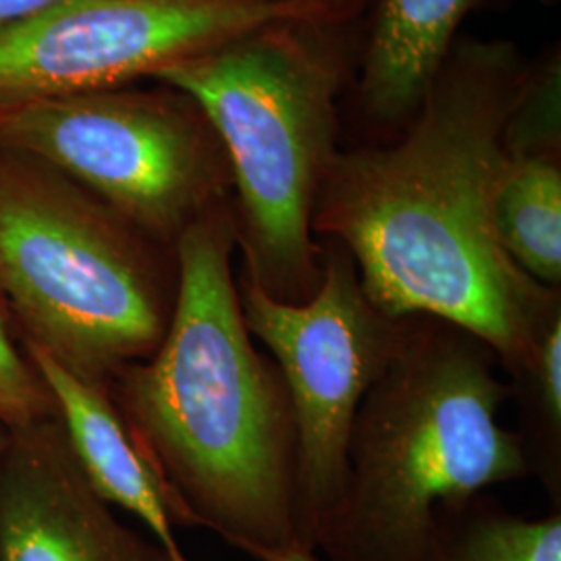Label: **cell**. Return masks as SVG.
Instances as JSON below:
<instances>
[{
	"mask_svg": "<svg viewBox=\"0 0 561 561\" xmlns=\"http://www.w3.org/2000/svg\"><path fill=\"white\" fill-rule=\"evenodd\" d=\"M530 69L514 42L460 36L421 106L385 144L337 150L312 213L393 319L431 317L484 341L510 375L561 319L495 227L505 125Z\"/></svg>",
	"mask_w": 561,
	"mask_h": 561,
	"instance_id": "6da1fadb",
	"label": "cell"
},
{
	"mask_svg": "<svg viewBox=\"0 0 561 561\" xmlns=\"http://www.w3.org/2000/svg\"><path fill=\"white\" fill-rule=\"evenodd\" d=\"M175 250L180 289L167 335L108 396L201 528L241 553L300 547L296 416L279 366L243 322L231 202L194 222Z\"/></svg>",
	"mask_w": 561,
	"mask_h": 561,
	"instance_id": "7a4b0ae2",
	"label": "cell"
},
{
	"mask_svg": "<svg viewBox=\"0 0 561 561\" xmlns=\"http://www.w3.org/2000/svg\"><path fill=\"white\" fill-rule=\"evenodd\" d=\"M484 341L408 317L400 347L366 391L347 442L340 502L322 522V561H428L437 512L530 474L500 422L510 385Z\"/></svg>",
	"mask_w": 561,
	"mask_h": 561,
	"instance_id": "3957f363",
	"label": "cell"
},
{
	"mask_svg": "<svg viewBox=\"0 0 561 561\" xmlns=\"http://www.w3.org/2000/svg\"><path fill=\"white\" fill-rule=\"evenodd\" d=\"M356 27L271 25L152 78L196 102L217 131L233 180L241 273L283 304H306L321 287L312 213L340 150L337 104L360 60Z\"/></svg>",
	"mask_w": 561,
	"mask_h": 561,
	"instance_id": "277c9868",
	"label": "cell"
},
{
	"mask_svg": "<svg viewBox=\"0 0 561 561\" xmlns=\"http://www.w3.org/2000/svg\"><path fill=\"white\" fill-rule=\"evenodd\" d=\"M178 250L80 183L0 146V296L18 337L108 389L167 335Z\"/></svg>",
	"mask_w": 561,
	"mask_h": 561,
	"instance_id": "5b68a950",
	"label": "cell"
},
{
	"mask_svg": "<svg viewBox=\"0 0 561 561\" xmlns=\"http://www.w3.org/2000/svg\"><path fill=\"white\" fill-rule=\"evenodd\" d=\"M0 146L50 164L171 248L233 192L210 121L167 85L0 106Z\"/></svg>",
	"mask_w": 561,
	"mask_h": 561,
	"instance_id": "8992f818",
	"label": "cell"
},
{
	"mask_svg": "<svg viewBox=\"0 0 561 561\" xmlns=\"http://www.w3.org/2000/svg\"><path fill=\"white\" fill-rule=\"evenodd\" d=\"M375 0H57L0 27V106L123 88L271 25L360 21Z\"/></svg>",
	"mask_w": 561,
	"mask_h": 561,
	"instance_id": "52a82bcc",
	"label": "cell"
},
{
	"mask_svg": "<svg viewBox=\"0 0 561 561\" xmlns=\"http://www.w3.org/2000/svg\"><path fill=\"white\" fill-rule=\"evenodd\" d=\"M319 243L321 287L306 304L273 300L243 273L238 277L243 322L279 366L294 408L298 533L308 551L340 502L356 412L405 331V319L385 314L366 298L356 264L340 243Z\"/></svg>",
	"mask_w": 561,
	"mask_h": 561,
	"instance_id": "ba28073f",
	"label": "cell"
},
{
	"mask_svg": "<svg viewBox=\"0 0 561 561\" xmlns=\"http://www.w3.org/2000/svg\"><path fill=\"white\" fill-rule=\"evenodd\" d=\"M0 561H173L113 514L88 481L59 414L7 431Z\"/></svg>",
	"mask_w": 561,
	"mask_h": 561,
	"instance_id": "9c48e42d",
	"label": "cell"
},
{
	"mask_svg": "<svg viewBox=\"0 0 561 561\" xmlns=\"http://www.w3.org/2000/svg\"><path fill=\"white\" fill-rule=\"evenodd\" d=\"M20 343L48 385L67 437L94 491L108 505H119L144 522L173 561H187L173 528H201L198 520L141 454L108 389L80 381L34 343Z\"/></svg>",
	"mask_w": 561,
	"mask_h": 561,
	"instance_id": "30bf717a",
	"label": "cell"
},
{
	"mask_svg": "<svg viewBox=\"0 0 561 561\" xmlns=\"http://www.w3.org/2000/svg\"><path fill=\"white\" fill-rule=\"evenodd\" d=\"M495 2L502 0H375L356 78L364 121L396 136L421 106L461 25Z\"/></svg>",
	"mask_w": 561,
	"mask_h": 561,
	"instance_id": "8fae6325",
	"label": "cell"
},
{
	"mask_svg": "<svg viewBox=\"0 0 561 561\" xmlns=\"http://www.w3.org/2000/svg\"><path fill=\"white\" fill-rule=\"evenodd\" d=\"M507 256L541 285L561 289V157H510L495 196Z\"/></svg>",
	"mask_w": 561,
	"mask_h": 561,
	"instance_id": "7c38bea8",
	"label": "cell"
},
{
	"mask_svg": "<svg viewBox=\"0 0 561 561\" xmlns=\"http://www.w3.org/2000/svg\"><path fill=\"white\" fill-rule=\"evenodd\" d=\"M428 561H561V507L524 518L484 493L447 503Z\"/></svg>",
	"mask_w": 561,
	"mask_h": 561,
	"instance_id": "4fadbf2b",
	"label": "cell"
},
{
	"mask_svg": "<svg viewBox=\"0 0 561 561\" xmlns=\"http://www.w3.org/2000/svg\"><path fill=\"white\" fill-rule=\"evenodd\" d=\"M510 381L528 470L539 477L553 505L561 507V319L510 373Z\"/></svg>",
	"mask_w": 561,
	"mask_h": 561,
	"instance_id": "5bb4252c",
	"label": "cell"
},
{
	"mask_svg": "<svg viewBox=\"0 0 561 561\" xmlns=\"http://www.w3.org/2000/svg\"><path fill=\"white\" fill-rule=\"evenodd\" d=\"M503 144L510 157H561L560 50L530 62L520 96L505 125Z\"/></svg>",
	"mask_w": 561,
	"mask_h": 561,
	"instance_id": "9a60e30c",
	"label": "cell"
},
{
	"mask_svg": "<svg viewBox=\"0 0 561 561\" xmlns=\"http://www.w3.org/2000/svg\"><path fill=\"white\" fill-rule=\"evenodd\" d=\"M18 341L15 327L0 296V424L7 431L59 414L48 385Z\"/></svg>",
	"mask_w": 561,
	"mask_h": 561,
	"instance_id": "2e32d148",
	"label": "cell"
},
{
	"mask_svg": "<svg viewBox=\"0 0 561 561\" xmlns=\"http://www.w3.org/2000/svg\"><path fill=\"white\" fill-rule=\"evenodd\" d=\"M57 0H0V27L25 20Z\"/></svg>",
	"mask_w": 561,
	"mask_h": 561,
	"instance_id": "e0dca14e",
	"label": "cell"
},
{
	"mask_svg": "<svg viewBox=\"0 0 561 561\" xmlns=\"http://www.w3.org/2000/svg\"><path fill=\"white\" fill-rule=\"evenodd\" d=\"M245 556L256 561H322L321 556L301 547H285V549H252Z\"/></svg>",
	"mask_w": 561,
	"mask_h": 561,
	"instance_id": "ac0fdd59",
	"label": "cell"
},
{
	"mask_svg": "<svg viewBox=\"0 0 561 561\" xmlns=\"http://www.w3.org/2000/svg\"><path fill=\"white\" fill-rule=\"evenodd\" d=\"M4 442H7V428L0 424V451H2V447H4Z\"/></svg>",
	"mask_w": 561,
	"mask_h": 561,
	"instance_id": "d6986e66",
	"label": "cell"
},
{
	"mask_svg": "<svg viewBox=\"0 0 561 561\" xmlns=\"http://www.w3.org/2000/svg\"><path fill=\"white\" fill-rule=\"evenodd\" d=\"M266 2H287V0H266Z\"/></svg>",
	"mask_w": 561,
	"mask_h": 561,
	"instance_id": "ffe728a7",
	"label": "cell"
}]
</instances>
